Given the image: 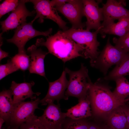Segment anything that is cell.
<instances>
[{
    "instance_id": "35",
    "label": "cell",
    "mask_w": 129,
    "mask_h": 129,
    "mask_svg": "<svg viewBox=\"0 0 129 129\" xmlns=\"http://www.w3.org/2000/svg\"><path fill=\"white\" fill-rule=\"evenodd\" d=\"M103 129H116L114 128H113L109 127V126L107 125L104 127Z\"/></svg>"
},
{
    "instance_id": "8",
    "label": "cell",
    "mask_w": 129,
    "mask_h": 129,
    "mask_svg": "<svg viewBox=\"0 0 129 129\" xmlns=\"http://www.w3.org/2000/svg\"><path fill=\"white\" fill-rule=\"evenodd\" d=\"M50 1L48 0H27V2H31L33 4L36 13V16L31 22L33 23L38 18V22L41 23L43 22L44 19H48L55 22L63 31L68 30L67 22L62 19L57 11L51 6Z\"/></svg>"
},
{
    "instance_id": "26",
    "label": "cell",
    "mask_w": 129,
    "mask_h": 129,
    "mask_svg": "<svg viewBox=\"0 0 129 129\" xmlns=\"http://www.w3.org/2000/svg\"><path fill=\"white\" fill-rule=\"evenodd\" d=\"M19 0H5L0 5V18L10 11L12 12L18 5Z\"/></svg>"
},
{
    "instance_id": "3",
    "label": "cell",
    "mask_w": 129,
    "mask_h": 129,
    "mask_svg": "<svg viewBox=\"0 0 129 129\" xmlns=\"http://www.w3.org/2000/svg\"><path fill=\"white\" fill-rule=\"evenodd\" d=\"M101 26L95 32L82 29H70L63 31L67 36L73 40L83 50V57L90 59V63L93 62L97 58L100 53L98 47L100 43L97 39V36Z\"/></svg>"
},
{
    "instance_id": "34",
    "label": "cell",
    "mask_w": 129,
    "mask_h": 129,
    "mask_svg": "<svg viewBox=\"0 0 129 129\" xmlns=\"http://www.w3.org/2000/svg\"><path fill=\"white\" fill-rule=\"evenodd\" d=\"M5 122L4 120L2 118H0V128L1 129L3 123Z\"/></svg>"
},
{
    "instance_id": "20",
    "label": "cell",
    "mask_w": 129,
    "mask_h": 129,
    "mask_svg": "<svg viewBox=\"0 0 129 129\" xmlns=\"http://www.w3.org/2000/svg\"><path fill=\"white\" fill-rule=\"evenodd\" d=\"M107 125L116 129H127L126 116L122 105L114 109L107 118Z\"/></svg>"
},
{
    "instance_id": "1",
    "label": "cell",
    "mask_w": 129,
    "mask_h": 129,
    "mask_svg": "<svg viewBox=\"0 0 129 129\" xmlns=\"http://www.w3.org/2000/svg\"><path fill=\"white\" fill-rule=\"evenodd\" d=\"M35 45L45 47L49 53L61 59L64 63L78 57H83L82 49L63 31L59 30L50 35L46 41L43 38L37 39Z\"/></svg>"
},
{
    "instance_id": "24",
    "label": "cell",
    "mask_w": 129,
    "mask_h": 129,
    "mask_svg": "<svg viewBox=\"0 0 129 129\" xmlns=\"http://www.w3.org/2000/svg\"><path fill=\"white\" fill-rule=\"evenodd\" d=\"M12 61L19 69L25 71L28 69L30 62V57L26 53H18L11 59Z\"/></svg>"
},
{
    "instance_id": "12",
    "label": "cell",
    "mask_w": 129,
    "mask_h": 129,
    "mask_svg": "<svg viewBox=\"0 0 129 129\" xmlns=\"http://www.w3.org/2000/svg\"><path fill=\"white\" fill-rule=\"evenodd\" d=\"M108 0L102 8L104 19L101 26L106 27L116 20L129 18V10L123 6L124 1Z\"/></svg>"
},
{
    "instance_id": "31",
    "label": "cell",
    "mask_w": 129,
    "mask_h": 129,
    "mask_svg": "<svg viewBox=\"0 0 129 129\" xmlns=\"http://www.w3.org/2000/svg\"><path fill=\"white\" fill-rule=\"evenodd\" d=\"M9 53L2 50L1 47H0V60L1 61L2 59L4 58L7 57L8 56Z\"/></svg>"
},
{
    "instance_id": "11",
    "label": "cell",
    "mask_w": 129,
    "mask_h": 129,
    "mask_svg": "<svg viewBox=\"0 0 129 129\" xmlns=\"http://www.w3.org/2000/svg\"><path fill=\"white\" fill-rule=\"evenodd\" d=\"M43 114L38 117L40 122L46 129H62L67 117L66 113L62 112L59 104L48 103Z\"/></svg>"
},
{
    "instance_id": "15",
    "label": "cell",
    "mask_w": 129,
    "mask_h": 129,
    "mask_svg": "<svg viewBox=\"0 0 129 129\" xmlns=\"http://www.w3.org/2000/svg\"><path fill=\"white\" fill-rule=\"evenodd\" d=\"M27 51L29 54L30 64L28 70L31 73L38 74L46 78L44 69V60L49 53L38 48L35 45L29 47Z\"/></svg>"
},
{
    "instance_id": "30",
    "label": "cell",
    "mask_w": 129,
    "mask_h": 129,
    "mask_svg": "<svg viewBox=\"0 0 129 129\" xmlns=\"http://www.w3.org/2000/svg\"><path fill=\"white\" fill-rule=\"evenodd\" d=\"M68 0H52L50 1L51 6L54 7L60 6L67 2Z\"/></svg>"
},
{
    "instance_id": "5",
    "label": "cell",
    "mask_w": 129,
    "mask_h": 129,
    "mask_svg": "<svg viewBox=\"0 0 129 129\" xmlns=\"http://www.w3.org/2000/svg\"><path fill=\"white\" fill-rule=\"evenodd\" d=\"M129 53L112 45L110 42L109 36L105 46L100 52L97 59L90 63L91 65L106 75L112 66L119 64Z\"/></svg>"
},
{
    "instance_id": "14",
    "label": "cell",
    "mask_w": 129,
    "mask_h": 129,
    "mask_svg": "<svg viewBox=\"0 0 129 129\" xmlns=\"http://www.w3.org/2000/svg\"><path fill=\"white\" fill-rule=\"evenodd\" d=\"M64 70L62 72L59 78L54 81L49 82V87L47 94L43 99L40 100L42 105H46L48 103L57 101L58 103L61 99L66 100L65 95L68 81L66 77Z\"/></svg>"
},
{
    "instance_id": "33",
    "label": "cell",
    "mask_w": 129,
    "mask_h": 129,
    "mask_svg": "<svg viewBox=\"0 0 129 129\" xmlns=\"http://www.w3.org/2000/svg\"><path fill=\"white\" fill-rule=\"evenodd\" d=\"M3 33L1 32L0 33V47H1L2 45H3V38L2 37V35Z\"/></svg>"
},
{
    "instance_id": "7",
    "label": "cell",
    "mask_w": 129,
    "mask_h": 129,
    "mask_svg": "<svg viewBox=\"0 0 129 129\" xmlns=\"http://www.w3.org/2000/svg\"><path fill=\"white\" fill-rule=\"evenodd\" d=\"M31 22H24L15 29L13 37L6 40L8 43L15 44L18 48V53H26L25 46L30 40L38 36L42 35L48 37L52 32V29L50 28L44 32L38 31L33 27Z\"/></svg>"
},
{
    "instance_id": "27",
    "label": "cell",
    "mask_w": 129,
    "mask_h": 129,
    "mask_svg": "<svg viewBox=\"0 0 129 129\" xmlns=\"http://www.w3.org/2000/svg\"><path fill=\"white\" fill-rule=\"evenodd\" d=\"M19 70L11 59H9L6 64L0 65V80H1L8 75Z\"/></svg>"
},
{
    "instance_id": "28",
    "label": "cell",
    "mask_w": 129,
    "mask_h": 129,
    "mask_svg": "<svg viewBox=\"0 0 129 129\" xmlns=\"http://www.w3.org/2000/svg\"><path fill=\"white\" fill-rule=\"evenodd\" d=\"M113 42L116 47L129 53V31L118 38H114Z\"/></svg>"
},
{
    "instance_id": "2",
    "label": "cell",
    "mask_w": 129,
    "mask_h": 129,
    "mask_svg": "<svg viewBox=\"0 0 129 129\" xmlns=\"http://www.w3.org/2000/svg\"><path fill=\"white\" fill-rule=\"evenodd\" d=\"M103 81L99 79L95 83H91L88 96L93 114L107 118L114 109L124 104L116 97Z\"/></svg>"
},
{
    "instance_id": "22",
    "label": "cell",
    "mask_w": 129,
    "mask_h": 129,
    "mask_svg": "<svg viewBox=\"0 0 129 129\" xmlns=\"http://www.w3.org/2000/svg\"><path fill=\"white\" fill-rule=\"evenodd\" d=\"M116 88L113 92L116 97L123 104L129 98V82L124 77L116 79Z\"/></svg>"
},
{
    "instance_id": "21",
    "label": "cell",
    "mask_w": 129,
    "mask_h": 129,
    "mask_svg": "<svg viewBox=\"0 0 129 129\" xmlns=\"http://www.w3.org/2000/svg\"><path fill=\"white\" fill-rule=\"evenodd\" d=\"M129 75V53L107 75L103 78L106 81H114Z\"/></svg>"
},
{
    "instance_id": "29",
    "label": "cell",
    "mask_w": 129,
    "mask_h": 129,
    "mask_svg": "<svg viewBox=\"0 0 129 129\" xmlns=\"http://www.w3.org/2000/svg\"><path fill=\"white\" fill-rule=\"evenodd\" d=\"M126 116L127 121V129H129V100L122 105Z\"/></svg>"
},
{
    "instance_id": "9",
    "label": "cell",
    "mask_w": 129,
    "mask_h": 129,
    "mask_svg": "<svg viewBox=\"0 0 129 129\" xmlns=\"http://www.w3.org/2000/svg\"><path fill=\"white\" fill-rule=\"evenodd\" d=\"M54 8L68 20L72 25L71 28L82 29L85 26V24L81 21L85 16L82 0H68L63 5Z\"/></svg>"
},
{
    "instance_id": "10",
    "label": "cell",
    "mask_w": 129,
    "mask_h": 129,
    "mask_svg": "<svg viewBox=\"0 0 129 129\" xmlns=\"http://www.w3.org/2000/svg\"><path fill=\"white\" fill-rule=\"evenodd\" d=\"M26 3V0H19L15 9L5 20L0 22L2 33L16 29L26 22L27 17L32 16L36 13L35 11H30L27 9L25 5Z\"/></svg>"
},
{
    "instance_id": "17",
    "label": "cell",
    "mask_w": 129,
    "mask_h": 129,
    "mask_svg": "<svg viewBox=\"0 0 129 129\" xmlns=\"http://www.w3.org/2000/svg\"><path fill=\"white\" fill-rule=\"evenodd\" d=\"M78 101V104L67 110L66 113V117L80 119L91 116L92 112L88 94L85 98Z\"/></svg>"
},
{
    "instance_id": "32",
    "label": "cell",
    "mask_w": 129,
    "mask_h": 129,
    "mask_svg": "<svg viewBox=\"0 0 129 129\" xmlns=\"http://www.w3.org/2000/svg\"><path fill=\"white\" fill-rule=\"evenodd\" d=\"M88 129H101L97 125L89 123Z\"/></svg>"
},
{
    "instance_id": "18",
    "label": "cell",
    "mask_w": 129,
    "mask_h": 129,
    "mask_svg": "<svg viewBox=\"0 0 129 129\" xmlns=\"http://www.w3.org/2000/svg\"><path fill=\"white\" fill-rule=\"evenodd\" d=\"M129 31V18H124L118 20L117 23H112L107 26L102 28L99 33L103 38L106 34H113L122 37Z\"/></svg>"
},
{
    "instance_id": "4",
    "label": "cell",
    "mask_w": 129,
    "mask_h": 129,
    "mask_svg": "<svg viewBox=\"0 0 129 129\" xmlns=\"http://www.w3.org/2000/svg\"><path fill=\"white\" fill-rule=\"evenodd\" d=\"M64 70L69 77L65 93L66 100L70 96L77 98L78 101L85 98L88 94L92 82L86 67L81 63L80 69L78 71H72L66 67Z\"/></svg>"
},
{
    "instance_id": "19",
    "label": "cell",
    "mask_w": 129,
    "mask_h": 129,
    "mask_svg": "<svg viewBox=\"0 0 129 129\" xmlns=\"http://www.w3.org/2000/svg\"><path fill=\"white\" fill-rule=\"evenodd\" d=\"M12 96L10 89L3 90L0 93V118L4 120L5 124L9 121L13 109Z\"/></svg>"
},
{
    "instance_id": "6",
    "label": "cell",
    "mask_w": 129,
    "mask_h": 129,
    "mask_svg": "<svg viewBox=\"0 0 129 129\" xmlns=\"http://www.w3.org/2000/svg\"><path fill=\"white\" fill-rule=\"evenodd\" d=\"M40 99L14 103L10 119L5 124L6 129H19L20 126L30 117L34 114V112L38 108Z\"/></svg>"
},
{
    "instance_id": "23",
    "label": "cell",
    "mask_w": 129,
    "mask_h": 129,
    "mask_svg": "<svg viewBox=\"0 0 129 129\" xmlns=\"http://www.w3.org/2000/svg\"><path fill=\"white\" fill-rule=\"evenodd\" d=\"M85 119H75L66 117L63 124V129H88L89 123Z\"/></svg>"
},
{
    "instance_id": "16",
    "label": "cell",
    "mask_w": 129,
    "mask_h": 129,
    "mask_svg": "<svg viewBox=\"0 0 129 129\" xmlns=\"http://www.w3.org/2000/svg\"><path fill=\"white\" fill-rule=\"evenodd\" d=\"M35 84L33 81L29 83L25 82L18 83L13 81L10 88L13 96V103L23 101L28 98H30L32 100L36 99V96L34 95L38 96L41 93H35L32 91V88Z\"/></svg>"
},
{
    "instance_id": "25",
    "label": "cell",
    "mask_w": 129,
    "mask_h": 129,
    "mask_svg": "<svg viewBox=\"0 0 129 129\" xmlns=\"http://www.w3.org/2000/svg\"><path fill=\"white\" fill-rule=\"evenodd\" d=\"M19 129H46L34 114L20 126Z\"/></svg>"
},
{
    "instance_id": "13",
    "label": "cell",
    "mask_w": 129,
    "mask_h": 129,
    "mask_svg": "<svg viewBox=\"0 0 129 129\" xmlns=\"http://www.w3.org/2000/svg\"><path fill=\"white\" fill-rule=\"evenodd\" d=\"M84 12L86 18L85 23L86 29L96 30L101 27V22L103 21L104 17L102 8L99 7L101 0L96 2L93 0H83Z\"/></svg>"
}]
</instances>
